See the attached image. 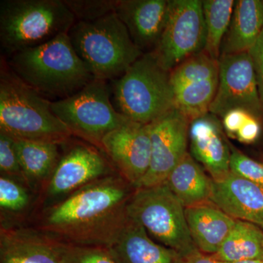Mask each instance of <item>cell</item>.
<instances>
[{
    "mask_svg": "<svg viewBox=\"0 0 263 263\" xmlns=\"http://www.w3.org/2000/svg\"><path fill=\"white\" fill-rule=\"evenodd\" d=\"M135 190L118 174L102 178L45 208L35 228L67 245L110 248L129 221Z\"/></svg>",
    "mask_w": 263,
    "mask_h": 263,
    "instance_id": "obj_1",
    "label": "cell"
},
{
    "mask_svg": "<svg viewBox=\"0 0 263 263\" xmlns=\"http://www.w3.org/2000/svg\"><path fill=\"white\" fill-rule=\"evenodd\" d=\"M3 58L21 80L52 102L70 98L95 79L68 34Z\"/></svg>",
    "mask_w": 263,
    "mask_h": 263,
    "instance_id": "obj_2",
    "label": "cell"
},
{
    "mask_svg": "<svg viewBox=\"0 0 263 263\" xmlns=\"http://www.w3.org/2000/svg\"><path fill=\"white\" fill-rule=\"evenodd\" d=\"M51 103L21 80L2 57L0 132L14 139L64 144L73 136L53 113Z\"/></svg>",
    "mask_w": 263,
    "mask_h": 263,
    "instance_id": "obj_3",
    "label": "cell"
},
{
    "mask_svg": "<svg viewBox=\"0 0 263 263\" xmlns=\"http://www.w3.org/2000/svg\"><path fill=\"white\" fill-rule=\"evenodd\" d=\"M76 22L64 0H1L2 57L7 58L67 34Z\"/></svg>",
    "mask_w": 263,
    "mask_h": 263,
    "instance_id": "obj_4",
    "label": "cell"
},
{
    "mask_svg": "<svg viewBox=\"0 0 263 263\" xmlns=\"http://www.w3.org/2000/svg\"><path fill=\"white\" fill-rule=\"evenodd\" d=\"M67 34L78 56L97 79H118L143 54L116 12L92 22H76Z\"/></svg>",
    "mask_w": 263,
    "mask_h": 263,
    "instance_id": "obj_5",
    "label": "cell"
},
{
    "mask_svg": "<svg viewBox=\"0 0 263 263\" xmlns=\"http://www.w3.org/2000/svg\"><path fill=\"white\" fill-rule=\"evenodd\" d=\"M109 82L114 108L133 122L150 124L174 108L171 72L159 65L152 52Z\"/></svg>",
    "mask_w": 263,
    "mask_h": 263,
    "instance_id": "obj_6",
    "label": "cell"
},
{
    "mask_svg": "<svg viewBox=\"0 0 263 263\" xmlns=\"http://www.w3.org/2000/svg\"><path fill=\"white\" fill-rule=\"evenodd\" d=\"M127 212L157 243L185 258L199 251L190 235L185 208L165 183L136 189Z\"/></svg>",
    "mask_w": 263,
    "mask_h": 263,
    "instance_id": "obj_7",
    "label": "cell"
},
{
    "mask_svg": "<svg viewBox=\"0 0 263 263\" xmlns=\"http://www.w3.org/2000/svg\"><path fill=\"white\" fill-rule=\"evenodd\" d=\"M108 81L95 79L70 98L51 103L57 118L77 136L101 150L104 137L129 122L114 108Z\"/></svg>",
    "mask_w": 263,
    "mask_h": 263,
    "instance_id": "obj_8",
    "label": "cell"
},
{
    "mask_svg": "<svg viewBox=\"0 0 263 263\" xmlns=\"http://www.w3.org/2000/svg\"><path fill=\"white\" fill-rule=\"evenodd\" d=\"M206 31L200 0H169L163 33L153 53L159 65L171 72L205 48Z\"/></svg>",
    "mask_w": 263,
    "mask_h": 263,
    "instance_id": "obj_9",
    "label": "cell"
},
{
    "mask_svg": "<svg viewBox=\"0 0 263 263\" xmlns=\"http://www.w3.org/2000/svg\"><path fill=\"white\" fill-rule=\"evenodd\" d=\"M67 143L56 168L45 186L46 206L97 180L117 174L106 156L97 147L81 142L67 146Z\"/></svg>",
    "mask_w": 263,
    "mask_h": 263,
    "instance_id": "obj_10",
    "label": "cell"
},
{
    "mask_svg": "<svg viewBox=\"0 0 263 263\" xmlns=\"http://www.w3.org/2000/svg\"><path fill=\"white\" fill-rule=\"evenodd\" d=\"M233 109L245 110L263 122L255 70L249 52L219 58V82L209 113L222 118Z\"/></svg>",
    "mask_w": 263,
    "mask_h": 263,
    "instance_id": "obj_11",
    "label": "cell"
},
{
    "mask_svg": "<svg viewBox=\"0 0 263 263\" xmlns=\"http://www.w3.org/2000/svg\"><path fill=\"white\" fill-rule=\"evenodd\" d=\"M190 123L187 118L175 108L151 123L149 169L138 188L164 183L171 171L188 153Z\"/></svg>",
    "mask_w": 263,
    "mask_h": 263,
    "instance_id": "obj_12",
    "label": "cell"
},
{
    "mask_svg": "<svg viewBox=\"0 0 263 263\" xmlns=\"http://www.w3.org/2000/svg\"><path fill=\"white\" fill-rule=\"evenodd\" d=\"M101 151L117 174L133 187L138 188L149 169V124L129 120L104 137Z\"/></svg>",
    "mask_w": 263,
    "mask_h": 263,
    "instance_id": "obj_13",
    "label": "cell"
},
{
    "mask_svg": "<svg viewBox=\"0 0 263 263\" xmlns=\"http://www.w3.org/2000/svg\"><path fill=\"white\" fill-rule=\"evenodd\" d=\"M219 118L208 113L190 123V155L209 173L213 181H219L230 173L231 149L223 133Z\"/></svg>",
    "mask_w": 263,
    "mask_h": 263,
    "instance_id": "obj_14",
    "label": "cell"
},
{
    "mask_svg": "<svg viewBox=\"0 0 263 263\" xmlns=\"http://www.w3.org/2000/svg\"><path fill=\"white\" fill-rule=\"evenodd\" d=\"M61 246L37 228L2 224L0 263H64Z\"/></svg>",
    "mask_w": 263,
    "mask_h": 263,
    "instance_id": "obj_15",
    "label": "cell"
},
{
    "mask_svg": "<svg viewBox=\"0 0 263 263\" xmlns=\"http://www.w3.org/2000/svg\"><path fill=\"white\" fill-rule=\"evenodd\" d=\"M169 0H118L116 13L143 53L153 51L163 33Z\"/></svg>",
    "mask_w": 263,
    "mask_h": 263,
    "instance_id": "obj_16",
    "label": "cell"
},
{
    "mask_svg": "<svg viewBox=\"0 0 263 263\" xmlns=\"http://www.w3.org/2000/svg\"><path fill=\"white\" fill-rule=\"evenodd\" d=\"M210 201L236 220L263 228V186L230 172L213 181Z\"/></svg>",
    "mask_w": 263,
    "mask_h": 263,
    "instance_id": "obj_17",
    "label": "cell"
},
{
    "mask_svg": "<svg viewBox=\"0 0 263 263\" xmlns=\"http://www.w3.org/2000/svg\"><path fill=\"white\" fill-rule=\"evenodd\" d=\"M110 249L120 263H186L181 254L157 243L131 218Z\"/></svg>",
    "mask_w": 263,
    "mask_h": 263,
    "instance_id": "obj_18",
    "label": "cell"
},
{
    "mask_svg": "<svg viewBox=\"0 0 263 263\" xmlns=\"http://www.w3.org/2000/svg\"><path fill=\"white\" fill-rule=\"evenodd\" d=\"M185 215L194 243L209 255L217 252L236 222L212 202L185 208Z\"/></svg>",
    "mask_w": 263,
    "mask_h": 263,
    "instance_id": "obj_19",
    "label": "cell"
},
{
    "mask_svg": "<svg viewBox=\"0 0 263 263\" xmlns=\"http://www.w3.org/2000/svg\"><path fill=\"white\" fill-rule=\"evenodd\" d=\"M262 31L263 0L235 1L229 28L221 43V55L249 52Z\"/></svg>",
    "mask_w": 263,
    "mask_h": 263,
    "instance_id": "obj_20",
    "label": "cell"
},
{
    "mask_svg": "<svg viewBox=\"0 0 263 263\" xmlns=\"http://www.w3.org/2000/svg\"><path fill=\"white\" fill-rule=\"evenodd\" d=\"M15 146L27 186L31 190L45 186L61 157L63 144L52 142L15 139Z\"/></svg>",
    "mask_w": 263,
    "mask_h": 263,
    "instance_id": "obj_21",
    "label": "cell"
},
{
    "mask_svg": "<svg viewBox=\"0 0 263 263\" xmlns=\"http://www.w3.org/2000/svg\"><path fill=\"white\" fill-rule=\"evenodd\" d=\"M212 182V178L189 152L164 181L184 208L211 202Z\"/></svg>",
    "mask_w": 263,
    "mask_h": 263,
    "instance_id": "obj_22",
    "label": "cell"
},
{
    "mask_svg": "<svg viewBox=\"0 0 263 263\" xmlns=\"http://www.w3.org/2000/svg\"><path fill=\"white\" fill-rule=\"evenodd\" d=\"M212 256L223 263L263 259V230L248 221L236 220L220 248Z\"/></svg>",
    "mask_w": 263,
    "mask_h": 263,
    "instance_id": "obj_23",
    "label": "cell"
},
{
    "mask_svg": "<svg viewBox=\"0 0 263 263\" xmlns=\"http://www.w3.org/2000/svg\"><path fill=\"white\" fill-rule=\"evenodd\" d=\"M219 77L209 80L195 81L173 88L174 108L190 122L209 113L218 87Z\"/></svg>",
    "mask_w": 263,
    "mask_h": 263,
    "instance_id": "obj_24",
    "label": "cell"
},
{
    "mask_svg": "<svg viewBox=\"0 0 263 263\" xmlns=\"http://www.w3.org/2000/svg\"><path fill=\"white\" fill-rule=\"evenodd\" d=\"M202 3L206 31L204 51L212 58L219 60L221 43L231 22L235 1L203 0Z\"/></svg>",
    "mask_w": 263,
    "mask_h": 263,
    "instance_id": "obj_25",
    "label": "cell"
},
{
    "mask_svg": "<svg viewBox=\"0 0 263 263\" xmlns=\"http://www.w3.org/2000/svg\"><path fill=\"white\" fill-rule=\"evenodd\" d=\"M219 77V60L202 51L186 59L171 72L173 88L195 81Z\"/></svg>",
    "mask_w": 263,
    "mask_h": 263,
    "instance_id": "obj_26",
    "label": "cell"
},
{
    "mask_svg": "<svg viewBox=\"0 0 263 263\" xmlns=\"http://www.w3.org/2000/svg\"><path fill=\"white\" fill-rule=\"evenodd\" d=\"M30 190L23 182L1 175L0 208L2 216L23 214L31 203Z\"/></svg>",
    "mask_w": 263,
    "mask_h": 263,
    "instance_id": "obj_27",
    "label": "cell"
},
{
    "mask_svg": "<svg viewBox=\"0 0 263 263\" xmlns=\"http://www.w3.org/2000/svg\"><path fill=\"white\" fill-rule=\"evenodd\" d=\"M61 250L64 263H120L107 247L62 243Z\"/></svg>",
    "mask_w": 263,
    "mask_h": 263,
    "instance_id": "obj_28",
    "label": "cell"
},
{
    "mask_svg": "<svg viewBox=\"0 0 263 263\" xmlns=\"http://www.w3.org/2000/svg\"><path fill=\"white\" fill-rule=\"evenodd\" d=\"M76 22H92L116 11L118 0H64Z\"/></svg>",
    "mask_w": 263,
    "mask_h": 263,
    "instance_id": "obj_29",
    "label": "cell"
},
{
    "mask_svg": "<svg viewBox=\"0 0 263 263\" xmlns=\"http://www.w3.org/2000/svg\"><path fill=\"white\" fill-rule=\"evenodd\" d=\"M0 172L26 183L17 153L14 138L0 132Z\"/></svg>",
    "mask_w": 263,
    "mask_h": 263,
    "instance_id": "obj_30",
    "label": "cell"
},
{
    "mask_svg": "<svg viewBox=\"0 0 263 263\" xmlns=\"http://www.w3.org/2000/svg\"><path fill=\"white\" fill-rule=\"evenodd\" d=\"M230 168L233 174L263 186V163L235 148L231 149Z\"/></svg>",
    "mask_w": 263,
    "mask_h": 263,
    "instance_id": "obj_31",
    "label": "cell"
},
{
    "mask_svg": "<svg viewBox=\"0 0 263 263\" xmlns=\"http://www.w3.org/2000/svg\"><path fill=\"white\" fill-rule=\"evenodd\" d=\"M249 53L253 61L263 116V31L258 41Z\"/></svg>",
    "mask_w": 263,
    "mask_h": 263,
    "instance_id": "obj_32",
    "label": "cell"
},
{
    "mask_svg": "<svg viewBox=\"0 0 263 263\" xmlns=\"http://www.w3.org/2000/svg\"><path fill=\"white\" fill-rule=\"evenodd\" d=\"M252 115L242 109H233L224 114L222 126L227 134L231 138H235L240 127Z\"/></svg>",
    "mask_w": 263,
    "mask_h": 263,
    "instance_id": "obj_33",
    "label": "cell"
},
{
    "mask_svg": "<svg viewBox=\"0 0 263 263\" xmlns=\"http://www.w3.org/2000/svg\"><path fill=\"white\" fill-rule=\"evenodd\" d=\"M261 122L253 116H251L240 127L235 136L240 143L251 144L258 139L261 133Z\"/></svg>",
    "mask_w": 263,
    "mask_h": 263,
    "instance_id": "obj_34",
    "label": "cell"
},
{
    "mask_svg": "<svg viewBox=\"0 0 263 263\" xmlns=\"http://www.w3.org/2000/svg\"><path fill=\"white\" fill-rule=\"evenodd\" d=\"M186 263H223L214 258L212 255L202 253L200 251L185 258Z\"/></svg>",
    "mask_w": 263,
    "mask_h": 263,
    "instance_id": "obj_35",
    "label": "cell"
},
{
    "mask_svg": "<svg viewBox=\"0 0 263 263\" xmlns=\"http://www.w3.org/2000/svg\"><path fill=\"white\" fill-rule=\"evenodd\" d=\"M232 263H263V259H250V260L240 261V262Z\"/></svg>",
    "mask_w": 263,
    "mask_h": 263,
    "instance_id": "obj_36",
    "label": "cell"
}]
</instances>
